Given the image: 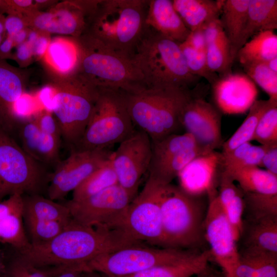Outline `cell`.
Returning <instances> with one entry per match:
<instances>
[{
  "instance_id": "2",
  "label": "cell",
  "mask_w": 277,
  "mask_h": 277,
  "mask_svg": "<svg viewBox=\"0 0 277 277\" xmlns=\"http://www.w3.org/2000/svg\"><path fill=\"white\" fill-rule=\"evenodd\" d=\"M148 1H98L85 34L132 60L146 28Z\"/></svg>"
},
{
  "instance_id": "40",
  "label": "cell",
  "mask_w": 277,
  "mask_h": 277,
  "mask_svg": "<svg viewBox=\"0 0 277 277\" xmlns=\"http://www.w3.org/2000/svg\"><path fill=\"white\" fill-rule=\"evenodd\" d=\"M32 245L45 244L52 240L71 223L56 221L24 220Z\"/></svg>"
},
{
  "instance_id": "25",
  "label": "cell",
  "mask_w": 277,
  "mask_h": 277,
  "mask_svg": "<svg viewBox=\"0 0 277 277\" xmlns=\"http://www.w3.org/2000/svg\"><path fill=\"white\" fill-rule=\"evenodd\" d=\"M277 28V1L250 0L245 27L240 39L239 50L252 36Z\"/></svg>"
},
{
  "instance_id": "8",
  "label": "cell",
  "mask_w": 277,
  "mask_h": 277,
  "mask_svg": "<svg viewBox=\"0 0 277 277\" xmlns=\"http://www.w3.org/2000/svg\"><path fill=\"white\" fill-rule=\"evenodd\" d=\"M52 87V111L60 127L63 138L67 143L74 146L86 129L99 88L76 73L70 75L66 81Z\"/></svg>"
},
{
  "instance_id": "1",
  "label": "cell",
  "mask_w": 277,
  "mask_h": 277,
  "mask_svg": "<svg viewBox=\"0 0 277 277\" xmlns=\"http://www.w3.org/2000/svg\"><path fill=\"white\" fill-rule=\"evenodd\" d=\"M144 244L122 229L89 227L72 219L65 229L45 244L32 245L17 254L41 268L87 264L94 258L125 247Z\"/></svg>"
},
{
  "instance_id": "62",
  "label": "cell",
  "mask_w": 277,
  "mask_h": 277,
  "mask_svg": "<svg viewBox=\"0 0 277 277\" xmlns=\"http://www.w3.org/2000/svg\"><path fill=\"white\" fill-rule=\"evenodd\" d=\"M4 22L3 23L1 20H0V34L1 35H2V34L3 33V32L5 30V26H4Z\"/></svg>"
},
{
  "instance_id": "6",
  "label": "cell",
  "mask_w": 277,
  "mask_h": 277,
  "mask_svg": "<svg viewBox=\"0 0 277 277\" xmlns=\"http://www.w3.org/2000/svg\"><path fill=\"white\" fill-rule=\"evenodd\" d=\"M79 49L76 73L99 88L134 93L146 88L133 61L86 34L75 39Z\"/></svg>"
},
{
  "instance_id": "11",
  "label": "cell",
  "mask_w": 277,
  "mask_h": 277,
  "mask_svg": "<svg viewBox=\"0 0 277 277\" xmlns=\"http://www.w3.org/2000/svg\"><path fill=\"white\" fill-rule=\"evenodd\" d=\"M168 185L148 177L142 191L130 202L123 230L136 241L164 247L161 206Z\"/></svg>"
},
{
  "instance_id": "58",
  "label": "cell",
  "mask_w": 277,
  "mask_h": 277,
  "mask_svg": "<svg viewBox=\"0 0 277 277\" xmlns=\"http://www.w3.org/2000/svg\"><path fill=\"white\" fill-rule=\"evenodd\" d=\"M10 37L14 44H20L24 42L27 37V32L24 29Z\"/></svg>"
},
{
  "instance_id": "47",
  "label": "cell",
  "mask_w": 277,
  "mask_h": 277,
  "mask_svg": "<svg viewBox=\"0 0 277 277\" xmlns=\"http://www.w3.org/2000/svg\"><path fill=\"white\" fill-rule=\"evenodd\" d=\"M42 269L48 277H81L84 272L91 270L85 263L58 265Z\"/></svg>"
},
{
  "instance_id": "17",
  "label": "cell",
  "mask_w": 277,
  "mask_h": 277,
  "mask_svg": "<svg viewBox=\"0 0 277 277\" xmlns=\"http://www.w3.org/2000/svg\"><path fill=\"white\" fill-rule=\"evenodd\" d=\"M237 247L239 260H277V217L243 220Z\"/></svg>"
},
{
  "instance_id": "57",
  "label": "cell",
  "mask_w": 277,
  "mask_h": 277,
  "mask_svg": "<svg viewBox=\"0 0 277 277\" xmlns=\"http://www.w3.org/2000/svg\"><path fill=\"white\" fill-rule=\"evenodd\" d=\"M7 263L5 253L2 249H0V277L5 276Z\"/></svg>"
},
{
  "instance_id": "18",
  "label": "cell",
  "mask_w": 277,
  "mask_h": 277,
  "mask_svg": "<svg viewBox=\"0 0 277 277\" xmlns=\"http://www.w3.org/2000/svg\"><path fill=\"white\" fill-rule=\"evenodd\" d=\"M97 1L72 2L65 9L35 14L32 26L47 32L69 34L78 38L86 31Z\"/></svg>"
},
{
  "instance_id": "22",
  "label": "cell",
  "mask_w": 277,
  "mask_h": 277,
  "mask_svg": "<svg viewBox=\"0 0 277 277\" xmlns=\"http://www.w3.org/2000/svg\"><path fill=\"white\" fill-rule=\"evenodd\" d=\"M23 195L16 193L0 201V243L16 251L30 245L24 226Z\"/></svg>"
},
{
  "instance_id": "37",
  "label": "cell",
  "mask_w": 277,
  "mask_h": 277,
  "mask_svg": "<svg viewBox=\"0 0 277 277\" xmlns=\"http://www.w3.org/2000/svg\"><path fill=\"white\" fill-rule=\"evenodd\" d=\"M151 143L152 153L149 167L181 151L198 146L194 138L187 132L182 134H171L158 141H151Z\"/></svg>"
},
{
  "instance_id": "9",
  "label": "cell",
  "mask_w": 277,
  "mask_h": 277,
  "mask_svg": "<svg viewBox=\"0 0 277 277\" xmlns=\"http://www.w3.org/2000/svg\"><path fill=\"white\" fill-rule=\"evenodd\" d=\"M49 177L42 164L0 126V201L16 193L38 194Z\"/></svg>"
},
{
  "instance_id": "7",
  "label": "cell",
  "mask_w": 277,
  "mask_h": 277,
  "mask_svg": "<svg viewBox=\"0 0 277 277\" xmlns=\"http://www.w3.org/2000/svg\"><path fill=\"white\" fill-rule=\"evenodd\" d=\"M129 115L125 92L99 88L90 119L74 150L109 149L135 130Z\"/></svg>"
},
{
  "instance_id": "30",
  "label": "cell",
  "mask_w": 277,
  "mask_h": 277,
  "mask_svg": "<svg viewBox=\"0 0 277 277\" xmlns=\"http://www.w3.org/2000/svg\"><path fill=\"white\" fill-rule=\"evenodd\" d=\"M23 198L24 220L56 221L65 223L72 220L65 204L56 203L39 194H25L23 195Z\"/></svg>"
},
{
  "instance_id": "31",
  "label": "cell",
  "mask_w": 277,
  "mask_h": 277,
  "mask_svg": "<svg viewBox=\"0 0 277 277\" xmlns=\"http://www.w3.org/2000/svg\"><path fill=\"white\" fill-rule=\"evenodd\" d=\"M277 57V35L273 30L261 32L248 40L238 51L236 58L243 65L267 62Z\"/></svg>"
},
{
  "instance_id": "64",
  "label": "cell",
  "mask_w": 277,
  "mask_h": 277,
  "mask_svg": "<svg viewBox=\"0 0 277 277\" xmlns=\"http://www.w3.org/2000/svg\"><path fill=\"white\" fill-rule=\"evenodd\" d=\"M1 1H0V4H1Z\"/></svg>"
},
{
  "instance_id": "10",
  "label": "cell",
  "mask_w": 277,
  "mask_h": 277,
  "mask_svg": "<svg viewBox=\"0 0 277 277\" xmlns=\"http://www.w3.org/2000/svg\"><path fill=\"white\" fill-rule=\"evenodd\" d=\"M199 251L143 244L100 255L89 262L87 265L91 270L109 277H124L179 262Z\"/></svg>"
},
{
  "instance_id": "5",
  "label": "cell",
  "mask_w": 277,
  "mask_h": 277,
  "mask_svg": "<svg viewBox=\"0 0 277 277\" xmlns=\"http://www.w3.org/2000/svg\"><path fill=\"white\" fill-rule=\"evenodd\" d=\"M195 92V89L162 87L125 93L134 127L148 134L152 142L175 133L181 126V111Z\"/></svg>"
},
{
  "instance_id": "13",
  "label": "cell",
  "mask_w": 277,
  "mask_h": 277,
  "mask_svg": "<svg viewBox=\"0 0 277 277\" xmlns=\"http://www.w3.org/2000/svg\"><path fill=\"white\" fill-rule=\"evenodd\" d=\"M152 143L145 132L138 129L119 143L113 152L111 163L118 184L133 199L143 176L148 171Z\"/></svg>"
},
{
  "instance_id": "42",
  "label": "cell",
  "mask_w": 277,
  "mask_h": 277,
  "mask_svg": "<svg viewBox=\"0 0 277 277\" xmlns=\"http://www.w3.org/2000/svg\"><path fill=\"white\" fill-rule=\"evenodd\" d=\"M180 46L190 72L200 78H205L211 85L215 84L219 76L209 68L205 52L196 50L185 41L180 44Z\"/></svg>"
},
{
  "instance_id": "60",
  "label": "cell",
  "mask_w": 277,
  "mask_h": 277,
  "mask_svg": "<svg viewBox=\"0 0 277 277\" xmlns=\"http://www.w3.org/2000/svg\"><path fill=\"white\" fill-rule=\"evenodd\" d=\"M102 274L98 272L88 270L84 272L81 277H102Z\"/></svg>"
},
{
  "instance_id": "21",
  "label": "cell",
  "mask_w": 277,
  "mask_h": 277,
  "mask_svg": "<svg viewBox=\"0 0 277 277\" xmlns=\"http://www.w3.org/2000/svg\"><path fill=\"white\" fill-rule=\"evenodd\" d=\"M16 130L21 147L35 161L56 165L60 161L61 140L42 132L33 118L19 120Z\"/></svg>"
},
{
  "instance_id": "38",
  "label": "cell",
  "mask_w": 277,
  "mask_h": 277,
  "mask_svg": "<svg viewBox=\"0 0 277 277\" xmlns=\"http://www.w3.org/2000/svg\"><path fill=\"white\" fill-rule=\"evenodd\" d=\"M243 192V220L253 221L277 217V193Z\"/></svg>"
},
{
  "instance_id": "28",
  "label": "cell",
  "mask_w": 277,
  "mask_h": 277,
  "mask_svg": "<svg viewBox=\"0 0 277 277\" xmlns=\"http://www.w3.org/2000/svg\"><path fill=\"white\" fill-rule=\"evenodd\" d=\"M212 260L205 249L179 262L156 266L124 277H192L203 270Z\"/></svg>"
},
{
  "instance_id": "48",
  "label": "cell",
  "mask_w": 277,
  "mask_h": 277,
  "mask_svg": "<svg viewBox=\"0 0 277 277\" xmlns=\"http://www.w3.org/2000/svg\"><path fill=\"white\" fill-rule=\"evenodd\" d=\"M270 146L252 145L238 169L248 166L260 167L262 159Z\"/></svg>"
},
{
  "instance_id": "56",
  "label": "cell",
  "mask_w": 277,
  "mask_h": 277,
  "mask_svg": "<svg viewBox=\"0 0 277 277\" xmlns=\"http://www.w3.org/2000/svg\"><path fill=\"white\" fill-rule=\"evenodd\" d=\"M14 43L13 39L8 36L7 38L0 44V58L7 55L13 47Z\"/></svg>"
},
{
  "instance_id": "14",
  "label": "cell",
  "mask_w": 277,
  "mask_h": 277,
  "mask_svg": "<svg viewBox=\"0 0 277 277\" xmlns=\"http://www.w3.org/2000/svg\"><path fill=\"white\" fill-rule=\"evenodd\" d=\"M112 153L109 149L74 150L57 163L50 175L48 198L53 201L63 199L109 160Z\"/></svg>"
},
{
  "instance_id": "63",
  "label": "cell",
  "mask_w": 277,
  "mask_h": 277,
  "mask_svg": "<svg viewBox=\"0 0 277 277\" xmlns=\"http://www.w3.org/2000/svg\"><path fill=\"white\" fill-rule=\"evenodd\" d=\"M102 277H109V276H107V275H104V274H103Z\"/></svg>"
},
{
  "instance_id": "35",
  "label": "cell",
  "mask_w": 277,
  "mask_h": 277,
  "mask_svg": "<svg viewBox=\"0 0 277 277\" xmlns=\"http://www.w3.org/2000/svg\"><path fill=\"white\" fill-rule=\"evenodd\" d=\"M277 101L270 99L255 100L249 109L248 113L235 132L222 144V154L231 152L240 145L251 141L258 123L263 113Z\"/></svg>"
},
{
  "instance_id": "34",
  "label": "cell",
  "mask_w": 277,
  "mask_h": 277,
  "mask_svg": "<svg viewBox=\"0 0 277 277\" xmlns=\"http://www.w3.org/2000/svg\"><path fill=\"white\" fill-rule=\"evenodd\" d=\"M206 154L199 147L176 153L148 169V177L167 185L178 176L183 168L196 156Z\"/></svg>"
},
{
  "instance_id": "51",
  "label": "cell",
  "mask_w": 277,
  "mask_h": 277,
  "mask_svg": "<svg viewBox=\"0 0 277 277\" xmlns=\"http://www.w3.org/2000/svg\"><path fill=\"white\" fill-rule=\"evenodd\" d=\"M260 167L277 175V144L270 145L265 152Z\"/></svg>"
},
{
  "instance_id": "33",
  "label": "cell",
  "mask_w": 277,
  "mask_h": 277,
  "mask_svg": "<svg viewBox=\"0 0 277 277\" xmlns=\"http://www.w3.org/2000/svg\"><path fill=\"white\" fill-rule=\"evenodd\" d=\"M47 63L56 71L75 73L79 61V49L76 39L56 38L50 42L45 54Z\"/></svg>"
},
{
  "instance_id": "55",
  "label": "cell",
  "mask_w": 277,
  "mask_h": 277,
  "mask_svg": "<svg viewBox=\"0 0 277 277\" xmlns=\"http://www.w3.org/2000/svg\"><path fill=\"white\" fill-rule=\"evenodd\" d=\"M192 277H225V276L210 267L209 264L203 270Z\"/></svg>"
},
{
  "instance_id": "16",
  "label": "cell",
  "mask_w": 277,
  "mask_h": 277,
  "mask_svg": "<svg viewBox=\"0 0 277 277\" xmlns=\"http://www.w3.org/2000/svg\"><path fill=\"white\" fill-rule=\"evenodd\" d=\"M221 118L217 109L195 92L183 107L180 122L207 154L222 145Z\"/></svg>"
},
{
  "instance_id": "46",
  "label": "cell",
  "mask_w": 277,
  "mask_h": 277,
  "mask_svg": "<svg viewBox=\"0 0 277 277\" xmlns=\"http://www.w3.org/2000/svg\"><path fill=\"white\" fill-rule=\"evenodd\" d=\"M33 119L42 132L59 140L61 139L62 136L60 127L55 116L51 111L43 110L39 112Z\"/></svg>"
},
{
  "instance_id": "39",
  "label": "cell",
  "mask_w": 277,
  "mask_h": 277,
  "mask_svg": "<svg viewBox=\"0 0 277 277\" xmlns=\"http://www.w3.org/2000/svg\"><path fill=\"white\" fill-rule=\"evenodd\" d=\"M206 56L210 70L222 77L232 73L234 62L231 47L225 33L206 46Z\"/></svg>"
},
{
  "instance_id": "59",
  "label": "cell",
  "mask_w": 277,
  "mask_h": 277,
  "mask_svg": "<svg viewBox=\"0 0 277 277\" xmlns=\"http://www.w3.org/2000/svg\"><path fill=\"white\" fill-rule=\"evenodd\" d=\"M266 63L271 71L277 73V57L266 62Z\"/></svg>"
},
{
  "instance_id": "24",
  "label": "cell",
  "mask_w": 277,
  "mask_h": 277,
  "mask_svg": "<svg viewBox=\"0 0 277 277\" xmlns=\"http://www.w3.org/2000/svg\"><path fill=\"white\" fill-rule=\"evenodd\" d=\"M24 90L18 73L0 58V126L10 133L17 127L18 119L14 108Z\"/></svg>"
},
{
  "instance_id": "44",
  "label": "cell",
  "mask_w": 277,
  "mask_h": 277,
  "mask_svg": "<svg viewBox=\"0 0 277 277\" xmlns=\"http://www.w3.org/2000/svg\"><path fill=\"white\" fill-rule=\"evenodd\" d=\"M251 141L262 145L277 144V102L272 104L262 115Z\"/></svg>"
},
{
  "instance_id": "27",
  "label": "cell",
  "mask_w": 277,
  "mask_h": 277,
  "mask_svg": "<svg viewBox=\"0 0 277 277\" xmlns=\"http://www.w3.org/2000/svg\"><path fill=\"white\" fill-rule=\"evenodd\" d=\"M223 1L173 0V7L186 27L192 31L220 18Z\"/></svg>"
},
{
  "instance_id": "61",
  "label": "cell",
  "mask_w": 277,
  "mask_h": 277,
  "mask_svg": "<svg viewBox=\"0 0 277 277\" xmlns=\"http://www.w3.org/2000/svg\"><path fill=\"white\" fill-rule=\"evenodd\" d=\"M38 36V34L36 31H31L28 35V41L27 42L32 46Z\"/></svg>"
},
{
  "instance_id": "23",
  "label": "cell",
  "mask_w": 277,
  "mask_h": 277,
  "mask_svg": "<svg viewBox=\"0 0 277 277\" xmlns=\"http://www.w3.org/2000/svg\"><path fill=\"white\" fill-rule=\"evenodd\" d=\"M145 25L180 44L186 40L190 32L175 11L171 0L148 1Z\"/></svg>"
},
{
  "instance_id": "53",
  "label": "cell",
  "mask_w": 277,
  "mask_h": 277,
  "mask_svg": "<svg viewBox=\"0 0 277 277\" xmlns=\"http://www.w3.org/2000/svg\"><path fill=\"white\" fill-rule=\"evenodd\" d=\"M49 43V40L47 37L38 36L31 46L32 53L37 56H42L45 54Z\"/></svg>"
},
{
  "instance_id": "4",
  "label": "cell",
  "mask_w": 277,
  "mask_h": 277,
  "mask_svg": "<svg viewBox=\"0 0 277 277\" xmlns=\"http://www.w3.org/2000/svg\"><path fill=\"white\" fill-rule=\"evenodd\" d=\"M208 205L207 195H191L180 186L169 184L161 206L164 247L208 249L204 234Z\"/></svg>"
},
{
  "instance_id": "50",
  "label": "cell",
  "mask_w": 277,
  "mask_h": 277,
  "mask_svg": "<svg viewBox=\"0 0 277 277\" xmlns=\"http://www.w3.org/2000/svg\"><path fill=\"white\" fill-rule=\"evenodd\" d=\"M185 42L196 50L206 52V43L203 26L190 31Z\"/></svg>"
},
{
  "instance_id": "19",
  "label": "cell",
  "mask_w": 277,
  "mask_h": 277,
  "mask_svg": "<svg viewBox=\"0 0 277 277\" xmlns=\"http://www.w3.org/2000/svg\"><path fill=\"white\" fill-rule=\"evenodd\" d=\"M222 160L221 152L216 150L196 156L179 174L180 187L193 195L217 194Z\"/></svg>"
},
{
  "instance_id": "12",
  "label": "cell",
  "mask_w": 277,
  "mask_h": 277,
  "mask_svg": "<svg viewBox=\"0 0 277 277\" xmlns=\"http://www.w3.org/2000/svg\"><path fill=\"white\" fill-rule=\"evenodd\" d=\"M118 184L79 201H69L68 208L74 221L83 225L122 229L128 207L132 200Z\"/></svg>"
},
{
  "instance_id": "36",
  "label": "cell",
  "mask_w": 277,
  "mask_h": 277,
  "mask_svg": "<svg viewBox=\"0 0 277 277\" xmlns=\"http://www.w3.org/2000/svg\"><path fill=\"white\" fill-rule=\"evenodd\" d=\"M116 184L117 179L110 158L73 191L71 200H84Z\"/></svg>"
},
{
  "instance_id": "54",
  "label": "cell",
  "mask_w": 277,
  "mask_h": 277,
  "mask_svg": "<svg viewBox=\"0 0 277 277\" xmlns=\"http://www.w3.org/2000/svg\"><path fill=\"white\" fill-rule=\"evenodd\" d=\"M32 53L31 46L27 42H23L17 47L16 56L18 60L25 61L30 58Z\"/></svg>"
},
{
  "instance_id": "32",
  "label": "cell",
  "mask_w": 277,
  "mask_h": 277,
  "mask_svg": "<svg viewBox=\"0 0 277 277\" xmlns=\"http://www.w3.org/2000/svg\"><path fill=\"white\" fill-rule=\"evenodd\" d=\"M227 174L244 192L277 193V175L259 167H244Z\"/></svg>"
},
{
  "instance_id": "41",
  "label": "cell",
  "mask_w": 277,
  "mask_h": 277,
  "mask_svg": "<svg viewBox=\"0 0 277 277\" xmlns=\"http://www.w3.org/2000/svg\"><path fill=\"white\" fill-rule=\"evenodd\" d=\"M245 72L269 96L277 101V73L271 71L266 62L247 63L242 65Z\"/></svg>"
},
{
  "instance_id": "26",
  "label": "cell",
  "mask_w": 277,
  "mask_h": 277,
  "mask_svg": "<svg viewBox=\"0 0 277 277\" xmlns=\"http://www.w3.org/2000/svg\"><path fill=\"white\" fill-rule=\"evenodd\" d=\"M217 196L230 223L238 241L243 222L244 212L243 192L234 184L232 177L222 171Z\"/></svg>"
},
{
  "instance_id": "49",
  "label": "cell",
  "mask_w": 277,
  "mask_h": 277,
  "mask_svg": "<svg viewBox=\"0 0 277 277\" xmlns=\"http://www.w3.org/2000/svg\"><path fill=\"white\" fill-rule=\"evenodd\" d=\"M203 28L206 46L225 33L220 18L205 23L203 25Z\"/></svg>"
},
{
  "instance_id": "15",
  "label": "cell",
  "mask_w": 277,
  "mask_h": 277,
  "mask_svg": "<svg viewBox=\"0 0 277 277\" xmlns=\"http://www.w3.org/2000/svg\"><path fill=\"white\" fill-rule=\"evenodd\" d=\"M217 194L208 197L204 239L212 260L221 267L225 277H230L239 262L237 242Z\"/></svg>"
},
{
  "instance_id": "43",
  "label": "cell",
  "mask_w": 277,
  "mask_h": 277,
  "mask_svg": "<svg viewBox=\"0 0 277 277\" xmlns=\"http://www.w3.org/2000/svg\"><path fill=\"white\" fill-rule=\"evenodd\" d=\"M230 277H277V261L239 260Z\"/></svg>"
},
{
  "instance_id": "20",
  "label": "cell",
  "mask_w": 277,
  "mask_h": 277,
  "mask_svg": "<svg viewBox=\"0 0 277 277\" xmlns=\"http://www.w3.org/2000/svg\"><path fill=\"white\" fill-rule=\"evenodd\" d=\"M236 81V75L219 77L212 85L217 105L225 113L238 114L249 109L257 94L255 88L248 81Z\"/></svg>"
},
{
  "instance_id": "45",
  "label": "cell",
  "mask_w": 277,
  "mask_h": 277,
  "mask_svg": "<svg viewBox=\"0 0 277 277\" xmlns=\"http://www.w3.org/2000/svg\"><path fill=\"white\" fill-rule=\"evenodd\" d=\"M4 277H48L45 271L18 254L7 263Z\"/></svg>"
},
{
  "instance_id": "3",
  "label": "cell",
  "mask_w": 277,
  "mask_h": 277,
  "mask_svg": "<svg viewBox=\"0 0 277 277\" xmlns=\"http://www.w3.org/2000/svg\"><path fill=\"white\" fill-rule=\"evenodd\" d=\"M132 61L148 88L190 89L200 78L188 69L180 43L146 26Z\"/></svg>"
},
{
  "instance_id": "52",
  "label": "cell",
  "mask_w": 277,
  "mask_h": 277,
  "mask_svg": "<svg viewBox=\"0 0 277 277\" xmlns=\"http://www.w3.org/2000/svg\"><path fill=\"white\" fill-rule=\"evenodd\" d=\"M5 29L9 36H12L24 29V23L15 14H10L5 20Z\"/></svg>"
},
{
  "instance_id": "29",
  "label": "cell",
  "mask_w": 277,
  "mask_h": 277,
  "mask_svg": "<svg viewBox=\"0 0 277 277\" xmlns=\"http://www.w3.org/2000/svg\"><path fill=\"white\" fill-rule=\"evenodd\" d=\"M250 0H224L220 18L230 47L233 60L236 58L238 46L244 30Z\"/></svg>"
}]
</instances>
